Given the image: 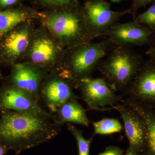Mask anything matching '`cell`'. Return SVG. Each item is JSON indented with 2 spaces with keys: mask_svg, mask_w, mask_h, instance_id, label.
I'll return each instance as SVG.
<instances>
[{
  "mask_svg": "<svg viewBox=\"0 0 155 155\" xmlns=\"http://www.w3.org/2000/svg\"><path fill=\"white\" fill-rule=\"evenodd\" d=\"M97 69L114 92L125 93L143 64L141 56L132 47L114 48Z\"/></svg>",
  "mask_w": 155,
  "mask_h": 155,
  "instance_id": "277c9868",
  "label": "cell"
},
{
  "mask_svg": "<svg viewBox=\"0 0 155 155\" xmlns=\"http://www.w3.org/2000/svg\"><path fill=\"white\" fill-rule=\"evenodd\" d=\"M141 116L146 126L147 137L142 155H155V110L150 106L131 98L123 100Z\"/></svg>",
  "mask_w": 155,
  "mask_h": 155,
  "instance_id": "2e32d148",
  "label": "cell"
},
{
  "mask_svg": "<svg viewBox=\"0 0 155 155\" xmlns=\"http://www.w3.org/2000/svg\"><path fill=\"white\" fill-rule=\"evenodd\" d=\"M0 115V143L15 154L49 142L61 130L51 119L36 114L5 111Z\"/></svg>",
  "mask_w": 155,
  "mask_h": 155,
  "instance_id": "6da1fadb",
  "label": "cell"
},
{
  "mask_svg": "<svg viewBox=\"0 0 155 155\" xmlns=\"http://www.w3.org/2000/svg\"><path fill=\"white\" fill-rule=\"evenodd\" d=\"M133 19L155 34V2L153 3L146 11L137 15Z\"/></svg>",
  "mask_w": 155,
  "mask_h": 155,
  "instance_id": "44dd1931",
  "label": "cell"
},
{
  "mask_svg": "<svg viewBox=\"0 0 155 155\" xmlns=\"http://www.w3.org/2000/svg\"><path fill=\"white\" fill-rule=\"evenodd\" d=\"M154 110H155V109H154Z\"/></svg>",
  "mask_w": 155,
  "mask_h": 155,
  "instance_id": "4dcf8cb0",
  "label": "cell"
},
{
  "mask_svg": "<svg viewBox=\"0 0 155 155\" xmlns=\"http://www.w3.org/2000/svg\"><path fill=\"white\" fill-rule=\"evenodd\" d=\"M5 111L36 114L55 121L54 115L42 109L33 97L7 83L0 87V113Z\"/></svg>",
  "mask_w": 155,
  "mask_h": 155,
  "instance_id": "9c48e42d",
  "label": "cell"
},
{
  "mask_svg": "<svg viewBox=\"0 0 155 155\" xmlns=\"http://www.w3.org/2000/svg\"><path fill=\"white\" fill-rule=\"evenodd\" d=\"M153 33L143 25L133 21L116 23L102 37L107 39L114 47L141 46L150 41Z\"/></svg>",
  "mask_w": 155,
  "mask_h": 155,
  "instance_id": "7c38bea8",
  "label": "cell"
},
{
  "mask_svg": "<svg viewBox=\"0 0 155 155\" xmlns=\"http://www.w3.org/2000/svg\"><path fill=\"white\" fill-rule=\"evenodd\" d=\"M124 94L155 109V61L143 63Z\"/></svg>",
  "mask_w": 155,
  "mask_h": 155,
  "instance_id": "4fadbf2b",
  "label": "cell"
},
{
  "mask_svg": "<svg viewBox=\"0 0 155 155\" xmlns=\"http://www.w3.org/2000/svg\"><path fill=\"white\" fill-rule=\"evenodd\" d=\"M147 55L149 56L150 59L155 61V41L147 52Z\"/></svg>",
  "mask_w": 155,
  "mask_h": 155,
  "instance_id": "d4e9b609",
  "label": "cell"
},
{
  "mask_svg": "<svg viewBox=\"0 0 155 155\" xmlns=\"http://www.w3.org/2000/svg\"><path fill=\"white\" fill-rule=\"evenodd\" d=\"M77 99L67 101L58 108L54 114V123L61 127L68 123H74L88 127L90 121L86 111L78 102Z\"/></svg>",
  "mask_w": 155,
  "mask_h": 155,
  "instance_id": "e0dca14e",
  "label": "cell"
},
{
  "mask_svg": "<svg viewBox=\"0 0 155 155\" xmlns=\"http://www.w3.org/2000/svg\"><path fill=\"white\" fill-rule=\"evenodd\" d=\"M87 27L92 41L102 37L111 26L117 23L127 10L113 11L107 0H85L82 5Z\"/></svg>",
  "mask_w": 155,
  "mask_h": 155,
  "instance_id": "52a82bcc",
  "label": "cell"
},
{
  "mask_svg": "<svg viewBox=\"0 0 155 155\" xmlns=\"http://www.w3.org/2000/svg\"><path fill=\"white\" fill-rule=\"evenodd\" d=\"M118 111L124 124L125 134L128 142V148L142 154L147 137L146 126L143 119L133 108L125 103L113 107Z\"/></svg>",
  "mask_w": 155,
  "mask_h": 155,
  "instance_id": "5bb4252c",
  "label": "cell"
},
{
  "mask_svg": "<svg viewBox=\"0 0 155 155\" xmlns=\"http://www.w3.org/2000/svg\"><path fill=\"white\" fill-rule=\"evenodd\" d=\"M65 49L40 24L34 31L29 48L21 62L31 64L48 73H58Z\"/></svg>",
  "mask_w": 155,
  "mask_h": 155,
  "instance_id": "5b68a950",
  "label": "cell"
},
{
  "mask_svg": "<svg viewBox=\"0 0 155 155\" xmlns=\"http://www.w3.org/2000/svg\"><path fill=\"white\" fill-rule=\"evenodd\" d=\"M70 82L58 73H49L40 89V101H42L51 113L54 114L62 104L73 99H79Z\"/></svg>",
  "mask_w": 155,
  "mask_h": 155,
  "instance_id": "30bf717a",
  "label": "cell"
},
{
  "mask_svg": "<svg viewBox=\"0 0 155 155\" xmlns=\"http://www.w3.org/2000/svg\"><path fill=\"white\" fill-rule=\"evenodd\" d=\"M124 155H141L137 153L134 151L130 149L129 148H127V150L125 151V154Z\"/></svg>",
  "mask_w": 155,
  "mask_h": 155,
  "instance_id": "4316f807",
  "label": "cell"
},
{
  "mask_svg": "<svg viewBox=\"0 0 155 155\" xmlns=\"http://www.w3.org/2000/svg\"><path fill=\"white\" fill-rule=\"evenodd\" d=\"M67 129L74 137L78 147V155H90L92 137L88 140L84 138L81 130H79L72 123H67Z\"/></svg>",
  "mask_w": 155,
  "mask_h": 155,
  "instance_id": "ffe728a7",
  "label": "cell"
},
{
  "mask_svg": "<svg viewBox=\"0 0 155 155\" xmlns=\"http://www.w3.org/2000/svg\"><path fill=\"white\" fill-rule=\"evenodd\" d=\"M155 1V0H131L130 8L127 9L128 14L131 15L134 19L137 15L139 9L150 3L154 2Z\"/></svg>",
  "mask_w": 155,
  "mask_h": 155,
  "instance_id": "7402d4cb",
  "label": "cell"
},
{
  "mask_svg": "<svg viewBox=\"0 0 155 155\" xmlns=\"http://www.w3.org/2000/svg\"><path fill=\"white\" fill-rule=\"evenodd\" d=\"M122 1H124V0H110L111 2L114 3H119Z\"/></svg>",
  "mask_w": 155,
  "mask_h": 155,
  "instance_id": "83f0119b",
  "label": "cell"
},
{
  "mask_svg": "<svg viewBox=\"0 0 155 155\" xmlns=\"http://www.w3.org/2000/svg\"><path fill=\"white\" fill-rule=\"evenodd\" d=\"M10 150L7 147L0 143V155H6L7 153Z\"/></svg>",
  "mask_w": 155,
  "mask_h": 155,
  "instance_id": "484cf974",
  "label": "cell"
},
{
  "mask_svg": "<svg viewBox=\"0 0 155 155\" xmlns=\"http://www.w3.org/2000/svg\"><path fill=\"white\" fill-rule=\"evenodd\" d=\"M42 17L41 11L23 4L0 11V39L5 34L22 22L28 19L38 20Z\"/></svg>",
  "mask_w": 155,
  "mask_h": 155,
  "instance_id": "9a60e30c",
  "label": "cell"
},
{
  "mask_svg": "<svg viewBox=\"0 0 155 155\" xmlns=\"http://www.w3.org/2000/svg\"><path fill=\"white\" fill-rule=\"evenodd\" d=\"M81 98L89 110L98 111H110L118 103H122L123 95H116L103 78L92 77L80 81L78 86Z\"/></svg>",
  "mask_w": 155,
  "mask_h": 155,
  "instance_id": "ba28073f",
  "label": "cell"
},
{
  "mask_svg": "<svg viewBox=\"0 0 155 155\" xmlns=\"http://www.w3.org/2000/svg\"><path fill=\"white\" fill-rule=\"evenodd\" d=\"M31 7L41 11L80 5L78 0H29Z\"/></svg>",
  "mask_w": 155,
  "mask_h": 155,
  "instance_id": "d6986e66",
  "label": "cell"
},
{
  "mask_svg": "<svg viewBox=\"0 0 155 155\" xmlns=\"http://www.w3.org/2000/svg\"><path fill=\"white\" fill-rule=\"evenodd\" d=\"M14 155H16V154H14Z\"/></svg>",
  "mask_w": 155,
  "mask_h": 155,
  "instance_id": "f546056e",
  "label": "cell"
},
{
  "mask_svg": "<svg viewBox=\"0 0 155 155\" xmlns=\"http://www.w3.org/2000/svg\"><path fill=\"white\" fill-rule=\"evenodd\" d=\"M38 21L65 49L91 42L82 6L41 11Z\"/></svg>",
  "mask_w": 155,
  "mask_h": 155,
  "instance_id": "7a4b0ae2",
  "label": "cell"
},
{
  "mask_svg": "<svg viewBox=\"0 0 155 155\" xmlns=\"http://www.w3.org/2000/svg\"><path fill=\"white\" fill-rule=\"evenodd\" d=\"M11 69L6 83L26 92L39 104L41 86L49 73L41 68L25 62L13 64Z\"/></svg>",
  "mask_w": 155,
  "mask_h": 155,
  "instance_id": "8fae6325",
  "label": "cell"
},
{
  "mask_svg": "<svg viewBox=\"0 0 155 155\" xmlns=\"http://www.w3.org/2000/svg\"><path fill=\"white\" fill-rule=\"evenodd\" d=\"M114 48L104 39L65 49L58 73L77 89L80 81L92 77L101 61Z\"/></svg>",
  "mask_w": 155,
  "mask_h": 155,
  "instance_id": "3957f363",
  "label": "cell"
},
{
  "mask_svg": "<svg viewBox=\"0 0 155 155\" xmlns=\"http://www.w3.org/2000/svg\"><path fill=\"white\" fill-rule=\"evenodd\" d=\"M25 0H0V11L11 8L23 4Z\"/></svg>",
  "mask_w": 155,
  "mask_h": 155,
  "instance_id": "603a6c76",
  "label": "cell"
},
{
  "mask_svg": "<svg viewBox=\"0 0 155 155\" xmlns=\"http://www.w3.org/2000/svg\"><path fill=\"white\" fill-rule=\"evenodd\" d=\"M0 78H3L2 74V72H1V70H0Z\"/></svg>",
  "mask_w": 155,
  "mask_h": 155,
  "instance_id": "f1b7e54d",
  "label": "cell"
},
{
  "mask_svg": "<svg viewBox=\"0 0 155 155\" xmlns=\"http://www.w3.org/2000/svg\"><path fill=\"white\" fill-rule=\"evenodd\" d=\"M124 150L119 147L111 146L106 148L103 152L98 155H123Z\"/></svg>",
  "mask_w": 155,
  "mask_h": 155,
  "instance_id": "cb8c5ba5",
  "label": "cell"
},
{
  "mask_svg": "<svg viewBox=\"0 0 155 155\" xmlns=\"http://www.w3.org/2000/svg\"><path fill=\"white\" fill-rule=\"evenodd\" d=\"M35 19L22 22L0 39V64L11 66L22 61L28 51L34 31Z\"/></svg>",
  "mask_w": 155,
  "mask_h": 155,
  "instance_id": "8992f818",
  "label": "cell"
},
{
  "mask_svg": "<svg viewBox=\"0 0 155 155\" xmlns=\"http://www.w3.org/2000/svg\"><path fill=\"white\" fill-rule=\"evenodd\" d=\"M92 123L94 128V134L110 135L120 132L123 129V126L119 120L114 118H104Z\"/></svg>",
  "mask_w": 155,
  "mask_h": 155,
  "instance_id": "ac0fdd59",
  "label": "cell"
}]
</instances>
